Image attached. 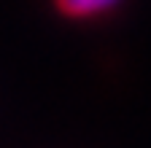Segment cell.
<instances>
[{
	"label": "cell",
	"mask_w": 151,
	"mask_h": 148,
	"mask_svg": "<svg viewBox=\"0 0 151 148\" xmlns=\"http://www.w3.org/2000/svg\"><path fill=\"white\" fill-rule=\"evenodd\" d=\"M124 0H51V8L62 19L84 22V19H97V16L113 14Z\"/></svg>",
	"instance_id": "cell-1"
}]
</instances>
